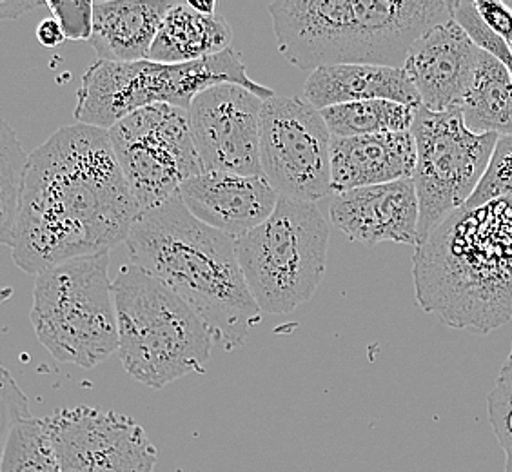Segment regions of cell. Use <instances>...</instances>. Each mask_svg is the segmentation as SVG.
<instances>
[{
  "label": "cell",
  "mask_w": 512,
  "mask_h": 472,
  "mask_svg": "<svg viewBox=\"0 0 512 472\" xmlns=\"http://www.w3.org/2000/svg\"><path fill=\"white\" fill-rule=\"evenodd\" d=\"M460 111L473 133L512 137V73L502 60L482 51Z\"/></svg>",
  "instance_id": "44dd1931"
},
{
  "label": "cell",
  "mask_w": 512,
  "mask_h": 472,
  "mask_svg": "<svg viewBox=\"0 0 512 472\" xmlns=\"http://www.w3.org/2000/svg\"><path fill=\"white\" fill-rule=\"evenodd\" d=\"M333 135L324 115L309 100L273 97L260 120V164L280 197L316 204L333 193Z\"/></svg>",
  "instance_id": "8fae6325"
},
{
  "label": "cell",
  "mask_w": 512,
  "mask_h": 472,
  "mask_svg": "<svg viewBox=\"0 0 512 472\" xmlns=\"http://www.w3.org/2000/svg\"><path fill=\"white\" fill-rule=\"evenodd\" d=\"M189 6L198 13H204V15H217V0H204V2L189 0Z\"/></svg>",
  "instance_id": "d6a6232c"
},
{
  "label": "cell",
  "mask_w": 512,
  "mask_h": 472,
  "mask_svg": "<svg viewBox=\"0 0 512 472\" xmlns=\"http://www.w3.org/2000/svg\"><path fill=\"white\" fill-rule=\"evenodd\" d=\"M414 187L420 204L418 244L454 211L462 209L487 173L500 135H478L465 126L460 108H416Z\"/></svg>",
  "instance_id": "9c48e42d"
},
{
  "label": "cell",
  "mask_w": 512,
  "mask_h": 472,
  "mask_svg": "<svg viewBox=\"0 0 512 472\" xmlns=\"http://www.w3.org/2000/svg\"><path fill=\"white\" fill-rule=\"evenodd\" d=\"M2 414H0V425H2V440L8 436L11 429L17 423L24 422L33 418L30 411V400L26 398V394L22 393L19 384L11 378L8 369H2Z\"/></svg>",
  "instance_id": "f1b7e54d"
},
{
  "label": "cell",
  "mask_w": 512,
  "mask_h": 472,
  "mask_svg": "<svg viewBox=\"0 0 512 472\" xmlns=\"http://www.w3.org/2000/svg\"><path fill=\"white\" fill-rule=\"evenodd\" d=\"M109 131L86 124L55 131L30 155L11 236L15 266L28 275L126 244L140 215Z\"/></svg>",
  "instance_id": "6da1fadb"
},
{
  "label": "cell",
  "mask_w": 512,
  "mask_h": 472,
  "mask_svg": "<svg viewBox=\"0 0 512 472\" xmlns=\"http://www.w3.org/2000/svg\"><path fill=\"white\" fill-rule=\"evenodd\" d=\"M329 224L311 202L280 197L262 226L237 238L247 289L266 315H287L309 302L322 284Z\"/></svg>",
  "instance_id": "ba28073f"
},
{
  "label": "cell",
  "mask_w": 512,
  "mask_h": 472,
  "mask_svg": "<svg viewBox=\"0 0 512 472\" xmlns=\"http://www.w3.org/2000/svg\"><path fill=\"white\" fill-rule=\"evenodd\" d=\"M451 11L456 22L469 33V37L478 44V48L502 60L512 73L511 48L505 44V40L500 39L494 31L485 26L480 13L476 10V4L469 0H458V2H451Z\"/></svg>",
  "instance_id": "484cf974"
},
{
  "label": "cell",
  "mask_w": 512,
  "mask_h": 472,
  "mask_svg": "<svg viewBox=\"0 0 512 472\" xmlns=\"http://www.w3.org/2000/svg\"><path fill=\"white\" fill-rule=\"evenodd\" d=\"M329 220L353 242L418 246L420 204L413 178L336 193Z\"/></svg>",
  "instance_id": "9a60e30c"
},
{
  "label": "cell",
  "mask_w": 512,
  "mask_h": 472,
  "mask_svg": "<svg viewBox=\"0 0 512 472\" xmlns=\"http://www.w3.org/2000/svg\"><path fill=\"white\" fill-rule=\"evenodd\" d=\"M476 10L480 13L485 26L494 31L512 50V11L503 0H476Z\"/></svg>",
  "instance_id": "f546056e"
},
{
  "label": "cell",
  "mask_w": 512,
  "mask_h": 472,
  "mask_svg": "<svg viewBox=\"0 0 512 472\" xmlns=\"http://www.w3.org/2000/svg\"><path fill=\"white\" fill-rule=\"evenodd\" d=\"M46 8L59 22L66 40H91L93 2L89 0H46Z\"/></svg>",
  "instance_id": "83f0119b"
},
{
  "label": "cell",
  "mask_w": 512,
  "mask_h": 472,
  "mask_svg": "<svg viewBox=\"0 0 512 472\" xmlns=\"http://www.w3.org/2000/svg\"><path fill=\"white\" fill-rule=\"evenodd\" d=\"M175 4L177 0H97L89 44L99 60H148L158 30Z\"/></svg>",
  "instance_id": "ac0fdd59"
},
{
  "label": "cell",
  "mask_w": 512,
  "mask_h": 472,
  "mask_svg": "<svg viewBox=\"0 0 512 472\" xmlns=\"http://www.w3.org/2000/svg\"><path fill=\"white\" fill-rule=\"evenodd\" d=\"M126 246L131 264L180 296L226 351L244 344L264 315L247 289L237 240L193 217L178 193L140 211Z\"/></svg>",
  "instance_id": "3957f363"
},
{
  "label": "cell",
  "mask_w": 512,
  "mask_h": 472,
  "mask_svg": "<svg viewBox=\"0 0 512 472\" xmlns=\"http://www.w3.org/2000/svg\"><path fill=\"white\" fill-rule=\"evenodd\" d=\"M120 364L151 389L206 373L213 335L204 320L166 284L137 264L113 280Z\"/></svg>",
  "instance_id": "5b68a950"
},
{
  "label": "cell",
  "mask_w": 512,
  "mask_h": 472,
  "mask_svg": "<svg viewBox=\"0 0 512 472\" xmlns=\"http://www.w3.org/2000/svg\"><path fill=\"white\" fill-rule=\"evenodd\" d=\"M37 40L44 48H57L66 37L60 30L59 22L55 19H46L37 26Z\"/></svg>",
  "instance_id": "4dcf8cb0"
},
{
  "label": "cell",
  "mask_w": 512,
  "mask_h": 472,
  "mask_svg": "<svg viewBox=\"0 0 512 472\" xmlns=\"http://www.w3.org/2000/svg\"><path fill=\"white\" fill-rule=\"evenodd\" d=\"M30 155L6 120L0 124V242L11 247L13 227L19 218Z\"/></svg>",
  "instance_id": "cb8c5ba5"
},
{
  "label": "cell",
  "mask_w": 512,
  "mask_h": 472,
  "mask_svg": "<svg viewBox=\"0 0 512 472\" xmlns=\"http://www.w3.org/2000/svg\"><path fill=\"white\" fill-rule=\"evenodd\" d=\"M414 168L416 142L411 131L333 137L331 186L335 195L413 178Z\"/></svg>",
  "instance_id": "e0dca14e"
},
{
  "label": "cell",
  "mask_w": 512,
  "mask_h": 472,
  "mask_svg": "<svg viewBox=\"0 0 512 472\" xmlns=\"http://www.w3.org/2000/svg\"><path fill=\"white\" fill-rule=\"evenodd\" d=\"M189 213L231 238L251 233L275 213L280 195L267 178L204 171L178 189Z\"/></svg>",
  "instance_id": "2e32d148"
},
{
  "label": "cell",
  "mask_w": 512,
  "mask_h": 472,
  "mask_svg": "<svg viewBox=\"0 0 512 472\" xmlns=\"http://www.w3.org/2000/svg\"><path fill=\"white\" fill-rule=\"evenodd\" d=\"M31 324L60 364L93 369L119 351L109 255L82 256L35 278Z\"/></svg>",
  "instance_id": "52a82bcc"
},
{
  "label": "cell",
  "mask_w": 512,
  "mask_h": 472,
  "mask_svg": "<svg viewBox=\"0 0 512 472\" xmlns=\"http://www.w3.org/2000/svg\"><path fill=\"white\" fill-rule=\"evenodd\" d=\"M512 51V50H511Z\"/></svg>",
  "instance_id": "d590c367"
},
{
  "label": "cell",
  "mask_w": 512,
  "mask_h": 472,
  "mask_svg": "<svg viewBox=\"0 0 512 472\" xmlns=\"http://www.w3.org/2000/svg\"><path fill=\"white\" fill-rule=\"evenodd\" d=\"M500 376H507V378H512V345H511V353H509V358H507V362L502 367V373Z\"/></svg>",
  "instance_id": "836d02e7"
},
{
  "label": "cell",
  "mask_w": 512,
  "mask_h": 472,
  "mask_svg": "<svg viewBox=\"0 0 512 472\" xmlns=\"http://www.w3.org/2000/svg\"><path fill=\"white\" fill-rule=\"evenodd\" d=\"M276 48L298 69L385 66L404 69L414 42L453 17L431 0H282L271 2Z\"/></svg>",
  "instance_id": "277c9868"
},
{
  "label": "cell",
  "mask_w": 512,
  "mask_h": 472,
  "mask_svg": "<svg viewBox=\"0 0 512 472\" xmlns=\"http://www.w3.org/2000/svg\"><path fill=\"white\" fill-rule=\"evenodd\" d=\"M60 472H153L157 447L133 418L77 405L44 418Z\"/></svg>",
  "instance_id": "7c38bea8"
},
{
  "label": "cell",
  "mask_w": 512,
  "mask_h": 472,
  "mask_svg": "<svg viewBox=\"0 0 512 472\" xmlns=\"http://www.w3.org/2000/svg\"><path fill=\"white\" fill-rule=\"evenodd\" d=\"M512 195V137H500L487 173L474 191L473 197L465 204L467 209L489 204L498 198Z\"/></svg>",
  "instance_id": "d4e9b609"
},
{
  "label": "cell",
  "mask_w": 512,
  "mask_h": 472,
  "mask_svg": "<svg viewBox=\"0 0 512 472\" xmlns=\"http://www.w3.org/2000/svg\"><path fill=\"white\" fill-rule=\"evenodd\" d=\"M109 138L142 211L175 197L184 182L204 173L188 109L169 104L138 109L109 129Z\"/></svg>",
  "instance_id": "30bf717a"
},
{
  "label": "cell",
  "mask_w": 512,
  "mask_h": 472,
  "mask_svg": "<svg viewBox=\"0 0 512 472\" xmlns=\"http://www.w3.org/2000/svg\"><path fill=\"white\" fill-rule=\"evenodd\" d=\"M233 33L218 15H204L177 2L169 10L151 46L148 60L158 64H188L233 48Z\"/></svg>",
  "instance_id": "ffe728a7"
},
{
  "label": "cell",
  "mask_w": 512,
  "mask_h": 472,
  "mask_svg": "<svg viewBox=\"0 0 512 472\" xmlns=\"http://www.w3.org/2000/svg\"><path fill=\"white\" fill-rule=\"evenodd\" d=\"M46 6V2L33 0H0V19H19L26 11Z\"/></svg>",
  "instance_id": "1f68e13d"
},
{
  "label": "cell",
  "mask_w": 512,
  "mask_h": 472,
  "mask_svg": "<svg viewBox=\"0 0 512 472\" xmlns=\"http://www.w3.org/2000/svg\"><path fill=\"white\" fill-rule=\"evenodd\" d=\"M226 82L244 86L264 100L275 97L271 89L249 79L235 48L188 64L97 60L82 77L75 118L79 124L109 131L122 118L155 104L189 109L202 91Z\"/></svg>",
  "instance_id": "8992f818"
},
{
  "label": "cell",
  "mask_w": 512,
  "mask_h": 472,
  "mask_svg": "<svg viewBox=\"0 0 512 472\" xmlns=\"http://www.w3.org/2000/svg\"><path fill=\"white\" fill-rule=\"evenodd\" d=\"M304 95L316 109L364 100H393L409 106H422L418 91L404 69L385 66H325L309 73Z\"/></svg>",
  "instance_id": "d6986e66"
},
{
  "label": "cell",
  "mask_w": 512,
  "mask_h": 472,
  "mask_svg": "<svg viewBox=\"0 0 512 472\" xmlns=\"http://www.w3.org/2000/svg\"><path fill=\"white\" fill-rule=\"evenodd\" d=\"M503 2H505V6L512 11V0H503Z\"/></svg>",
  "instance_id": "e575fe53"
},
{
  "label": "cell",
  "mask_w": 512,
  "mask_h": 472,
  "mask_svg": "<svg viewBox=\"0 0 512 472\" xmlns=\"http://www.w3.org/2000/svg\"><path fill=\"white\" fill-rule=\"evenodd\" d=\"M0 472H60L44 418L17 423L2 440Z\"/></svg>",
  "instance_id": "603a6c76"
},
{
  "label": "cell",
  "mask_w": 512,
  "mask_h": 472,
  "mask_svg": "<svg viewBox=\"0 0 512 472\" xmlns=\"http://www.w3.org/2000/svg\"><path fill=\"white\" fill-rule=\"evenodd\" d=\"M482 51L454 17L425 31L404 66L422 106L436 113L460 108Z\"/></svg>",
  "instance_id": "5bb4252c"
},
{
  "label": "cell",
  "mask_w": 512,
  "mask_h": 472,
  "mask_svg": "<svg viewBox=\"0 0 512 472\" xmlns=\"http://www.w3.org/2000/svg\"><path fill=\"white\" fill-rule=\"evenodd\" d=\"M322 115L333 137H364L411 131L416 106L393 100H364L322 109Z\"/></svg>",
  "instance_id": "7402d4cb"
},
{
  "label": "cell",
  "mask_w": 512,
  "mask_h": 472,
  "mask_svg": "<svg viewBox=\"0 0 512 472\" xmlns=\"http://www.w3.org/2000/svg\"><path fill=\"white\" fill-rule=\"evenodd\" d=\"M260 95L238 86L218 84L202 91L189 106L191 135L204 171L262 177Z\"/></svg>",
  "instance_id": "4fadbf2b"
},
{
  "label": "cell",
  "mask_w": 512,
  "mask_h": 472,
  "mask_svg": "<svg viewBox=\"0 0 512 472\" xmlns=\"http://www.w3.org/2000/svg\"><path fill=\"white\" fill-rule=\"evenodd\" d=\"M489 420L505 453V472H512V378L498 376L487 398Z\"/></svg>",
  "instance_id": "4316f807"
},
{
  "label": "cell",
  "mask_w": 512,
  "mask_h": 472,
  "mask_svg": "<svg viewBox=\"0 0 512 472\" xmlns=\"http://www.w3.org/2000/svg\"><path fill=\"white\" fill-rule=\"evenodd\" d=\"M416 300L454 329L491 333L512 318V195L462 207L414 247Z\"/></svg>",
  "instance_id": "7a4b0ae2"
}]
</instances>
